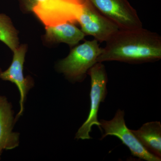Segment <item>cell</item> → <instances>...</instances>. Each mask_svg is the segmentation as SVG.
<instances>
[{"instance_id": "7a4b0ae2", "label": "cell", "mask_w": 161, "mask_h": 161, "mask_svg": "<svg viewBox=\"0 0 161 161\" xmlns=\"http://www.w3.org/2000/svg\"><path fill=\"white\" fill-rule=\"evenodd\" d=\"M103 50L97 40H87L73 48L67 57L60 60L57 69L69 81L81 82L90 69L97 63Z\"/></svg>"}, {"instance_id": "4fadbf2b", "label": "cell", "mask_w": 161, "mask_h": 161, "mask_svg": "<svg viewBox=\"0 0 161 161\" xmlns=\"http://www.w3.org/2000/svg\"><path fill=\"white\" fill-rule=\"evenodd\" d=\"M47 0H19L20 7L26 12H32L36 6L44 3Z\"/></svg>"}, {"instance_id": "277c9868", "label": "cell", "mask_w": 161, "mask_h": 161, "mask_svg": "<svg viewBox=\"0 0 161 161\" xmlns=\"http://www.w3.org/2000/svg\"><path fill=\"white\" fill-rule=\"evenodd\" d=\"M125 114L123 110L119 109L111 120L100 119L101 128L104 131L101 140L108 136H116L128 147L133 156L147 161H161V158L146 150L131 130L128 129L125 122Z\"/></svg>"}, {"instance_id": "7c38bea8", "label": "cell", "mask_w": 161, "mask_h": 161, "mask_svg": "<svg viewBox=\"0 0 161 161\" xmlns=\"http://www.w3.org/2000/svg\"><path fill=\"white\" fill-rule=\"evenodd\" d=\"M0 41L13 52L19 46L17 31L9 16L0 14Z\"/></svg>"}, {"instance_id": "52a82bcc", "label": "cell", "mask_w": 161, "mask_h": 161, "mask_svg": "<svg viewBox=\"0 0 161 161\" xmlns=\"http://www.w3.org/2000/svg\"><path fill=\"white\" fill-rule=\"evenodd\" d=\"M120 30L139 29L142 23L127 0H86Z\"/></svg>"}, {"instance_id": "30bf717a", "label": "cell", "mask_w": 161, "mask_h": 161, "mask_svg": "<svg viewBox=\"0 0 161 161\" xmlns=\"http://www.w3.org/2000/svg\"><path fill=\"white\" fill-rule=\"evenodd\" d=\"M145 149L161 158V124L158 121L149 122L137 130H131Z\"/></svg>"}, {"instance_id": "5b68a950", "label": "cell", "mask_w": 161, "mask_h": 161, "mask_svg": "<svg viewBox=\"0 0 161 161\" xmlns=\"http://www.w3.org/2000/svg\"><path fill=\"white\" fill-rule=\"evenodd\" d=\"M81 0H47L36 6L33 12L45 25L54 26L67 22H77Z\"/></svg>"}, {"instance_id": "8fae6325", "label": "cell", "mask_w": 161, "mask_h": 161, "mask_svg": "<svg viewBox=\"0 0 161 161\" xmlns=\"http://www.w3.org/2000/svg\"><path fill=\"white\" fill-rule=\"evenodd\" d=\"M45 28V39L52 43H64L73 46L83 40L86 36L81 30L69 22L47 26Z\"/></svg>"}, {"instance_id": "ba28073f", "label": "cell", "mask_w": 161, "mask_h": 161, "mask_svg": "<svg viewBox=\"0 0 161 161\" xmlns=\"http://www.w3.org/2000/svg\"><path fill=\"white\" fill-rule=\"evenodd\" d=\"M27 50L26 44L19 46L13 51L14 56L10 66L5 71L1 72L0 79L14 83L20 94V110L15 117L16 121L23 115L24 104L30 90L34 86V81L30 77L25 78L23 75V65Z\"/></svg>"}, {"instance_id": "6da1fadb", "label": "cell", "mask_w": 161, "mask_h": 161, "mask_svg": "<svg viewBox=\"0 0 161 161\" xmlns=\"http://www.w3.org/2000/svg\"><path fill=\"white\" fill-rule=\"evenodd\" d=\"M106 43L97 62L117 61L135 64L161 59L160 36L143 27L119 29Z\"/></svg>"}, {"instance_id": "9c48e42d", "label": "cell", "mask_w": 161, "mask_h": 161, "mask_svg": "<svg viewBox=\"0 0 161 161\" xmlns=\"http://www.w3.org/2000/svg\"><path fill=\"white\" fill-rule=\"evenodd\" d=\"M16 122L11 103L0 95V160L4 150H13L19 145V133L13 132Z\"/></svg>"}, {"instance_id": "8992f818", "label": "cell", "mask_w": 161, "mask_h": 161, "mask_svg": "<svg viewBox=\"0 0 161 161\" xmlns=\"http://www.w3.org/2000/svg\"><path fill=\"white\" fill-rule=\"evenodd\" d=\"M77 22L85 36H92L100 43L106 42L119 29L86 0H84L81 4Z\"/></svg>"}, {"instance_id": "3957f363", "label": "cell", "mask_w": 161, "mask_h": 161, "mask_svg": "<svg viewBox=\"0 0 161 161\" xmlns=\"http://www.w3.org/2000/svg\"><path fill=\"white\" fill-rule=\"evenodd\" d=\"M87 74L90 75L91 79L89 114L75 135V138L82 140L92 138L90 133L92 132L93 125L97 126L102 132L100 122L98 120V114L100 103L104 102L108 93V75L105 67L102 62L95 63L89 70Z\"/></svg>"}, {"instance_id": "5bb4252c", "label": "cell", "mask_w": 161, "mask_h": 161, "mask_svg": "<svg viewBox=\"0 0 161 161\" xmlns=\"http://www.w3.org/2000/svg\"><path fill=\"white\" fill-rule=\"evenodd\" d=\"M2 72V70L1 69V68H0V74H1V72Z\"/></svg>"}]
</instances>
